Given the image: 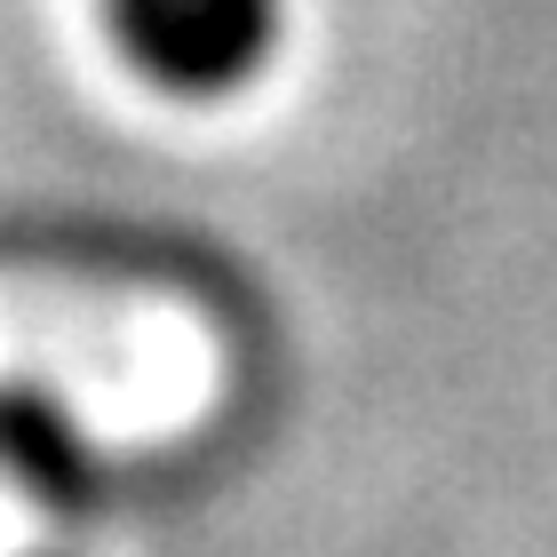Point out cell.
I'll use <instances>...</instances> for the list:
<instances>
[{"label":"cell","instance_id":"cell-1","mask_svg":"<svg viewBox=\"0 0 557 557\" xmlns=\"http://www.w3.org/2000/svg\"><path fill=\"white\" fill-rule=\"evenodd\" d=\"M120 40L168 88H232L263 64L278 0H112Z\"/></svg>","mask_w":557,"mask_h":557}]
</instances>
